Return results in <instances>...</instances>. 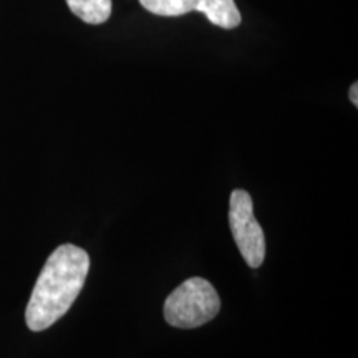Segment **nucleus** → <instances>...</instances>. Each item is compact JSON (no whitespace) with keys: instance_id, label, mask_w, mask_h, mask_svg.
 Wrapping results in <instances>:
<instances>
[{"instance_id":"obj_1","label":"nucleus","mask_w":358,"mask_h":358,"mask_svg":"<svg viewBox=\"0 0 358 358\" xmlns=\"http://www.w3.org/2000/svg\"><path fill=\"white\" fill-rule=\"evenodd\" d=\"M90 271L87 250L73 244L57 248L45 262L25 310L32 332H42L60 320L82 292Z\"/></svg>"},{"instance_id":"obj_2","label":"nucleus","mask_w":358,"mask_h":358,"mask_svg":"<svg viewBox=\"0 0 358 358\" xmlns=\"http://www.w3.org/2000/svg\"><path fill=\"white\" fill-rule=\"evenodd\" d=\"M221 310V299L209 280L192 277L182 282L164 302V319L178 329H196L211 322Z\"/></svg>"},{"instance_id":"obj_3","label":"nucleus","mask_w":358,"mask_h":358,"mask_svg":"<svg viewBox=\"0 0 358 358\" xmlns=\"http://www.w3.org/2000/svg\"><path fill=\"white\" fill-rule=\"evenodd\" d=\"M229 226L237 249L249 267L259 268L266 259V237L254 216V204L249 192L232 191L229 199Z\"/></svg>"},{"instance_id":"obj_4","label":"nucleus","mask_w":358,"mask_h":358,"mask_svg":"<svg viewBox=\"0 0 358 358\" xmlns=\"http://www.w3.org/2000/svg\"><path fill=\"white\" fill-rule=\"evenodd\" d=\"M196 10L204 13L211 24L227 30L236 29L243 20L234 0H199Z\"/></svg>"},{"instance_id":"obj_5","label":"nucleus","mask_w":358,"mask_h":358,"mask_svg":"<svg viewBox=\"0 0 358 358\" xmlns=\"http://www.w3.org/2000/svg\"><path fill=\"white\" fill-rule=\"evenodd\" d=\"M70 10L90 25L105 24L111 15V0H66Z\"/></svg>"},{"instance_id":"obj_6","label":"nucleus","mask_w":358,"mask_h":358,"mask_svg":"<svg viewBox=\"0 0 358 358\" xmlns=\"http://www.w3.org/2000/svg\"><path fill=\"white\" fill-rule=\"evenodd\" d=\"M199 0H140L148 12L159 17H179L198 8Z\"/></svg>"},{"instance_id":"obj_7","label":"nucleus","mask_w":358,"mask_h":358,"mask_svg":"<svg viewBox=\"0 0 358 358\" xmlns=\"http://www.w3.org/2000/svg\"><path fill=\"white\" fill-rule=\"evenodd\" d=\"M350 101L353 105H358V83H353L350 88Z\"/></svg>"}]
</instances>
